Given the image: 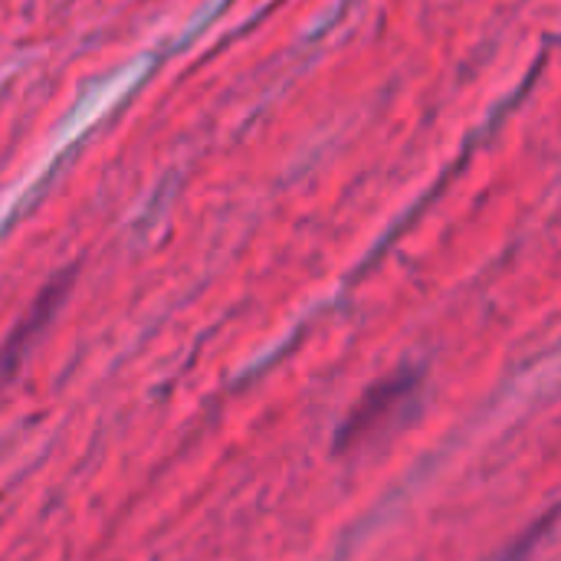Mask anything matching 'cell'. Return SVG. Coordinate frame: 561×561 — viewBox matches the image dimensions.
<instances>
[{
  "mask_svg": "<svg viewBox=\"0 0 561 561\" xmlns=\"http://www.w3.org/2000/svg\"><path fill=\"white\" fill-rule=\"evenodd\" d=\"M414 388H417V378L414 375H398L394 381H385L378 385L365 401L362 408L342 424V444L355 447L362 444L365 437H375V431L381 427V421L394 411H401V404H411L414 401Z\"/></svg>",
  "mask_w": 561,
  "mask_h": 561,
  "instance_id": "cell-1",
  "label": "cell"
}]
</instances>
